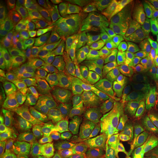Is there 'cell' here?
<instances>
[{"instance_id":"36","label":"cell","mask_w":158,"mask_h":158,"mask_svg":"<svg viewBox=\"0 0 158 158\" xmlns=\"http://www.w3.org/2000/svg\"><path fill=\"white\" fill-rule=\"evenodd\" d=\"M146 25L152 38L158 43V5L153 6L147 11Z\"/></svg>"},{"instance_id":"29","label":"cell","mask_w":158,"mask_h":158,"mask_svg":"<svg viewBox=\"0 0 158 158\" xmlns=\"http://www.w3.org/2000/svg\"><path fill=\"white\" fill-rule=\"evenodd\" d=\"M62 132L64 143L66 146L70 148V149H73L78 147L79 134V122L78 117L70 118L65 124L64 126L62 125Z\"/></svg>"},{"instance_id":"6","label":"cell","mask_w":158,"mask_h":158,"mask_svg":"<svg viewBox=\"0 0 158 158\" xmlns=\"http://www.w3.org/2000/svg\"><path fill=\"white\" fill-rule=\"evenodd\" d=\"M69 27L71 35V43L69 46L73 50L78 51L85 48H100L117 54L96 27L70 25Z\"/></svg>"},{"instance_id":"11","label":"cell","mask_w":158,"mask_h":158,"mask_svg":"<svg viewBox=\"0 0 158 158\" xmlns=\"http://www.w3.org/2000/svg\"><path fill=\"white\" fill-rule=\"evenodd\" d=\"M151 96H152V94L143 82L137 76L132 75L116 110L141 106L149 101L152 98Z\"/></svg>"},{"instance_id":"45","label":"cell","mask_w":158,"mask_h":158,"mask_svg":"<svg viewBox=\"0 0 158 158\" xmlns=\"http://www.w3.org/2000/svg\"><path fill=\"white\" fill-rule=\"evenodd\" d=\"M62 158H66V157H62Z\"/></svg>"},{"instance_id":"30","label":"cell","mask_w":158,"mask_h":158,"mask_svg":"<svg viewBox=\"0 0 158 158\" xmlns=\"http://www.w3.org/2000/svg\"><path fill=\"white\" fill-rule=\"evenodd\" d=\"M130 158H158V141L147 138L138 141L135 153Z\"/></svg>"},{"instance_id":"21","label":"cell","mask_w":158,"mask_h":158,"mask_svg":"<svg viewBox=\"0 0 158 158\" xmlns=\"http://www.w3.org/2000/svg\"><path fill=\"white\" fill-rule=\"evenodd\" d=\"M20 24L24 27L38 19L40 2L37 0H19L14 2Z\"/></svg>"},{"instance_id":"37","label":"cell","mask_w":158,"mask_h":158,"mask_svg":"<svg viewBox=\"0 0 158 158\" xmlns=\"http://www.w3.org/2000/svg\"><path fill=\"white\" fill-rule=\"evenodd\" d=\"M21 79L9 73L1 72L0 74V86H1L2 97L13 92L20 83Z\"/></svg>"},{"instance_id":"26","label":"cell","mask_w":158,"mask_h":158,"mask_svg":"<svg viewBox=\"0 0 158 158\" xmlns=\"http://www.w3.org/2000/svg\"><path fill=\"white\" fill-rule=\"evenodd\" d=\"M51 90L61 100L73 96L74 89L70 79L68 77L52 76L48 79Z\"/></svg>"},{"instance_id":"40","label":"cell","mask_w":158,"mask_h":158,"mask_svg":"<svg viewBox=\"0 0 158 158\" xmlns=\"http://www.w3.org/2000/svg\"><path fill=\"white\" fill-rule=\"evenodd\" d=\"M19 36L13 35H0V55H1V61L8 56L13 47L17 42Z\"/></svg>"},{"instance_id":"31","label":"cell","mask_w":158,"mask_h":158,"mask_svg":"<svg viewBox=\"0 0 158 158\" xmlns=\"http://www.w3.org/2000/svg\"><path fill=\"white\" fill-rule=\"evenodd\" d=\"M94 5L99 13L114 22L120 23L122 22V18L118 13L116 6V1L112 0H95Z\"/></svg>"},{"instance_id":"28","label":"cell","mask_w":158,"mask_h":158,"mask_svg":"<svg viewBox=\"0 0 158 158\" xmlns=\"http://www.w3.org/2000/svg\"><path fill=\"white\" fill-rule=\"evenodd\" d=\"M37 78H38V75H37V69L30 76L21 81L17 88L13 91V93L20 100L29 104L31 94L35 87V81Z\"/></svg>"},{"instance_id":"39","label":"cell","mask_w":158,"mask_h":158,"mask_svg":"<svg viewBox=\"0 0 158 158\" xmlns=\"http://www.w3.org/2000/svg\"><path fill=\"white\" fill-rule=\"evenodd\" d=\"M70 79L74 92L78 94L86 93L92 88V78L91 76H70Z\"/></svg>"},{"instance_id":"42","label":"cell","mask_w":158,"mask_h":158,"mask_svg":"<svg viewBox=\"0 0 158 158\" xmlns=\"http://www.w3.org/2000/svg\"><path fill=\"white\" fill-rule=\"evenodd\" d=\"M126 2L131 8L137 10H145L156 5V2L153 0H127Z\"/></svg>"},{"instance_id":"15","label":"cell","mask_w":158,"mask_h":158,"mask_svg":"<svg viewBox=\"0 0 158 158\" xmlns=\"http://www.w3.org/2000/svg\"><path fill=\"white\" fill-rule=\"evenodd\" d=\"M1 122L5 126L14 158H28L27 138L23 135L19 124L2 113Z\"/></svg>"},{"instance_id":"41","label":"cell","mask_w":158,"mask_h":158,"mask_svg":"<svg viewBox=\"0 0 158 158\" xmlns=\"http://www.w3.org/2000/svg\"><path fill=\"white\" fill-rule=\"evenodd\" d=\"M0 158H14L4 124L0 127Z\"/></svg>"},{"instance_id":"3","label":"cell","mask_w":158,"mask_h":158,"mask_svg":"<svg viewBox=\"0 0 158 158\" xmlns=\"http://www.w3.org/2000/svg\"><path fill=\"white\" fill-rule=\"evenodd\" d=\"M130 62L135 65L132 75L141 79L152 94V97L158 99V51L155 43L141 54L130 59Z\"/></svg>"},{"instance_id":"20","label":"cell","mask_w":158,"mask_h":158,"mask_svg":"<svg viewBox=\"0 0 158 158\" xmlns=\"http://www.w3.org/2000/svg\"><path fill=\"white\" fill-rule=\"evenodd\" d=\"M129 129L118 126L105 125L97 135L96 143L105 149L130 136Z\"/></svg>"},{"instance_id":"14","label":"cell","mask_w":158,"mask_h":158,"mask_svg":"<svg viewBox=\"0 0 158 158\" xmlns=\"http://www.w3.org/2000/svg\"><path fill=\"white\" fill-rule=\"evenodd\" d=\"M155 100V98L152 97L149 101L141 106L129 109L116 110L108 118L106 125H114L127 128L132 127L135 125L136 122L145 116Z\"/></svg>"},{"instance_id":"34","label":"cell","mask_w":158,"mask_h":158,"mask_svg":"<svg viewBox=\"0 0 158 158\" xmlns=\"http://www.w3.org/2000/svg\"><path fill=\"white\" fill-rule=\"evenodd\" d=\"M92 6L90 1L81 0H64L63 1L62 15L65 21H68L79 10Z\"/></svg>"},{"instance_id":"23","label":"cell","mask_w":158,"mask_h":158,"mask_svg":"<svg viewBox=\"0 0 158 158\" xmlns=\"http://www.w3.org/2000/svg\"><path fill=\"white\" fill-rule=\"evenodd\" d=\"M64 48L55 47L40 63L37 67V75L40 78L48 80L52 76L53 70L59 59L62 56Z\"/></svg>"},{"instance_id":"44","label":"cell","mask_w":158,"mask_h":158,"mask_svg":"<svg viewBox=\"0 0 158 158\" xmlns=\"http://www.w3.org/2000/svg\"><path fill=\"white\" fill-rule=\"evenodd\" d=\"M66 158H73V157H71V156H70V155H68V156H66Z\"/></svg>"},{"instance_id":"2","label":"cell","mask_w":158,"mask_h":158,"mask_svg":"<svg viewBox=\"0 0 158 158\" xmlns=\"http://www.w3.org/2000/svg\"><path fill=\"white\" fill-rule=\"evenodd\" d=\"M128 83L127 78L106 86L89 97L85 113L89 116H102L116 110Z\"/></svg>"},{"instance_id":"18","label":"cell","mask_w":158,"mask_h":158,"mask_svg":"<svg viewBox=\"0 0 158 158\" xmlns=\"http://www.w3.org/2000/svg\"><path fill=\"white\" fill-rule=\"evenodd\" d=\"M89 97L87 95H73L69 98L61 100L58 102L57 109L61 125L67 123L72 118H80L81 114L87 106Z\"/></svg>"},{"instance_id":"22","label":"cell","mask_w":158,"mask_h":158,"mask_svg":"<svg viewBox=\"0 0 158 158\" xmlns=\"http://www.w3.org/2000/svg\"><path fill=\"white\" fill-rule=\"evenodd\" d=\"M138 141V138L128 136L105 149L114 158H130L137 149Z\"/></svg>"},{"instance_id":"27","label":"cell","mask_w":158,"mask_h":158,"mask_svg":"<svg viewBox=\"0 0 158 158\" xmlns=\"http://www.w3.org/2000/svg\"><path fill=\"white\" fill-rule=\"evenodd\" d=\"M89 63L84 56L74 51L69 57L68 69L70 76L84 77L90 71Z\"/></svg>"},{"instance_id":"16","label":"cell","mask_w":158,"mask_h":158,"mask_svg":"<svg viewBox=\"0 0 158 158\" xmlns=\"http://www.w3.org/2000/svg\"><path fill=\"white\" fill-rule=\"evenodd\" d=\"M135 65L130 62L124 64L108 72H97L92 78V89L97 92L106 86L130 77L133 74Z\"/></svg>"},{"instance_id":"33","label":"cell","mask_w":158,"mask_h":158,"mask_svg":"<svg viewBox=\"0 0 158 158\" xmlns=\"http://www.w3.org/2000/svg\"><path fill=\"white\" fill-rule=\"evenodd\" d=\"M36 120L51 125H61L60 118L57 109V104L46 100L40 114Z\"/></svg>"},{"instance_id":"46","label":"cell","mask_w":158,"mask_h":158,"mask_svg":"<svg viewBox=\"0 0 158 158\" xmlns=\"http://www.w3.org/2000/svg\"><path fill=\"white\" fill-rule=\"evenodd\" d=\"M157 141H158V138H157Z\"/></svg>"},{"instance_id":"4","label":"cell","mask_w":158,"mask_h":158,"mask_svg":"<svg viewBox=\"0 0 158 158\" xmlns=\"http://www.w3.org/2000/svg\"><path fill=\"white\" fill-rule=\"evenodd\" d=\"M37 67L34 56L19 38L8 56L1 61V72L11 74L21 80L30 76Z\"/></svg>"},{"instance_id":"5","label":"cell","mask_w":158,"mask_h":158,"mask_svg":"<svg viewBox=\"0 0 158 158\" xmlns=\"http://www.w3.org/2000/svg\"><path fill=\"white\" fill-rule=\"evenodd\" d=\"M19 39L31 53L37 65L55 48L52 39L40 27L38 21L23 27Z\"/></svg>"},{"instance_id":"7","label":"cell","mask_w":158,"mask_h":158,"mask_svg":"<svg viewBox=\"0 0 158 158\" xmlns=\"http://www.w3.org/2000/svg\"><path fill=\"white\" fill-rule=\"evenodd\" d=\"M78 52L88 60L91 72H108L129 62V57L100 48H85Z\"/></svg>"},{"instance_id":"12","label":"cell","mask_w":158,"mask_h":158,"mask_svg":"<svg viewBox=\"0 0 158 158\" xmlns=\"http://www.w3.org/2000/svg\"><path fill=\"white\" fill-rule=\"evenodd\" d=\"M116 111L113 110L102 116L84 115L79 118L78 146L90 145L96 143V137L98 132L106 125L110 116Z\"/></svg>"},{"instance_id":"19","label":"cell","mask_w":158,"mask_h":158,"mask_svg":"<svg viewBox=\"0 0 158 158\" xmlns=\"http://www.w3.org/2000/svg\"><path fill=\"white\" fill-rule=\"evenodd\" d=\"M1 113L18 122L31 118L29 104L20 100L13 92L2 97Z\"/></svg>"},{"instance_id":"43","label":"cell","mask_w":158,"mask_h":158,"mask_svg":"<svg viewBox=\"0 0 158 158\" xmlns=\"http://www.w3.org/2000/svg\"><path fill=\"white\" fill-rule=\"evenodd\" d=\"M155 47H156V49H157V51H158V43H155Z\"/></svg>"},{"instance_id":"38","label":"cell","mask_w":158,"mask_h":158,"mask_svg":"<svg viewBox=\"0 0 158 158\" xmlns=\"http://www.w3.org/2000/svg\"><path fill=\"white\" fill-rule=\"evenodd\" d=\"M62 5L63 1L61 0H43L40 4V14L43 15H55L62 18Z\"/></svg>"},{"instance_id":"24","label":"cell","mask_w":158,"mask_h":158,"mask_svg":"<svg viewBox=\"0 0 158 158\" xmlns=\"http://www.w3.org/2000/svg\"><path fill=\"white\" fill-rule=\"evenodd\" d=\"M69 155L73 158H114L106 149L94 144L78 146L70 149Z\"/></svg>"},{"instance_id":"32","label":"cell","mask_w":158,"mask_h":158,"mask_svg":"<svg viewBox=\"0 0 158 158\" xmlns=\"http://www.w3.org/2000/svg\"><path fill=\"white\" fill-rule=\"evenodd\" d=\"M0 35L19 36L14 15L8 7L2 5L0 13Z\"/></svg>"},{"instance_id":"10","label":"cell","mask_w":158,"mask_h":158,"mask_svg":"<svg viewBox=\"0 0 158 158\" xmlns=\"http://www.w3.org/2000/svg\"><path fill=\"white\" fill-rule=\"evenodd\" d=\"M40 27L48 34L56 47L64 48L71 43V35L68 23L62 18L55 15L39 14Z\"/></svg>"},{"instance_id":"35","label":"cell","mask_w":158,"mask_h":158,"mask_svg":"<svg viewBox=\"0 0 158 158\" xmlns=\"http://www.w3.org/2000/svg\"><path fill=\"white\" fill-rule=\"evenodd\" d=\"M46 98L41 94L37 80L35 81V87L31 94L30 101H29V108L31 112V118L37 119L43 109V106L46 102Z\"/></svg>"},{"instance_id":"9","label":"cell","mask_w":158,"mask_h":158,"mask_svg":"<svg viewBox=\"0 0 158 158\" xmlns=\"http://www.w3.org/2000/svg\"><path fill=\"white\" fill-rule=\"evenodd\" d=\"M95 27L118 55L131 58L127 43L119 24L99 13Z\"/></svg>"},{"instance_id":"1","label":"cell","mask_w":158,"mask_h":158,"mask_svg":"<svg viewBox=\"0 0 158 158\" xmlns=\"http://www.w3.org/2000/svg\"><path fill=\"white\" fill-rule=\"evenodd\" d=\"M118 24L127 43L131 58L141 54L154 43L142 13L132 12L127 20Z\"/></svg>"},{"instance_id":"13","label":"cell","mask_w":158,"mask_h":158,"mask_svg":"<svg viewBox=\"0 0 158 158\" xmlns=\"http://www.w3.org/2000/svg\"><path fill=\"white\" fill-rule=\"evenodd\" d=\"M130 136L140 138H158V99H155L145 116L128 131Z\"/></svg>"},{"instance_id":"17","label":"cell","mask_w":158,"mask_h":158,"mask_svg":"<svg viewBox=\"0 0 158 158\" xmlns=\"http://www.w3.org/2000/svg\"><path fill=\"white\" fill-rule=\"evenodd\" d=\"M28 158H62L65 144L45 140H27Z\"/></svg>"},{"instance_id":"8","label":"cell","mask_w":158,"mask_h":158,"mask_svg":"<svg viewBox=\"0 0 158 158\" xmlns=\"http://www.w3.org/2000/svg\"><path fill=\"white\" fill-rule=\"evenodd\" d=\"M18 124L27 140H45L65 144L62 125H51L32 118H28Z\"/></svg>"},{"instance_id":"25","label":"cell","mask_w":158,"mask_h":158,"mask_svg":"<svg viewBox=\"0 0 158 158\" xmlns=\"http://www.w3.org/2000/svg\"><path fill=\"white\" fill-rule=\"evenodd\" d=\"M99 13L93 7H84L77 12L68 21V25L77 27H94Z\"/></svg>"}]
</instances>
